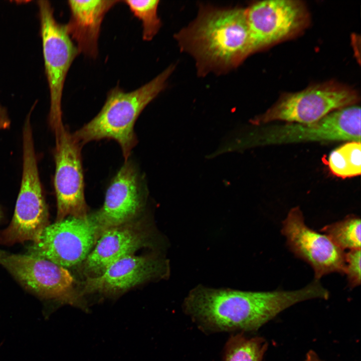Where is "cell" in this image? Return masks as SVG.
Returning <instances> with one entry per match:
<instances>
[{"label":"cell","mask_w":361,"mask_h":361,"mask_svg":"<svg viewBox=\"0 0 361 361\" xmlns=\"http://www.w3.org/2000/svg\"><path fill=\"white\" fill-rule=\"evenodd\" d=\"M321 294L319 285L314 282L293 291H246L199 286L185 298L183 308L204 333H243L257 330L288 307L319 298Z\"/></svg>","instance_id":"cell-1"},{"label":"cell","mask_w":361,"mask_h":361,"mask_svg":"<svg viewBox=\"0 0 361 361\" xmlns=\"http://www.w3.org/2000/svg\"><path fill=\"white\" fill-rule=\"evenodd\" d=\"M175 37L201 76L227 72L251 54L245 8L201 5L196 18Z\"/></svg>","instance_id":"cell-2"},{"label":"cell","mask_w":361,"mask_h":361,"mask_svg":"<svg viewBox=\"0 0 361 361\" xmlns=\"http://www.w3.org/2000/svg\"><path fill=\"white\" fill-rule=\"evenodd\" d=\"M174 70L171 65L140 88L125 92L118 86L108 93L100 112L73 133L82 146L88 142L112 139L120 145L125 161L137 143L134 126L145 107L165 87Z\"/></svg>","instance_id":"cell-3"},{"label":"cell","mask_w":361,"mask_h":361,"mask_svg":"<svg viewBox=\"0 0 361 361\" xmlns=\"http://www.w3.org/2000/svg\"><path fill=\"white\" fill-rule=\"evenodd\" d=\"M49 224V212L38 171L30 116L23 129V169L12 220L0 232V244L36 241Z\"/></svg>","instance_id":"cell-4"},{"label":"cell","mask_w":361,"mask_h":361,"mask_svg":"<svg viewBox=\"0 0 361 361\" xmlns=\"http://www.w3.org/2000/svg\"><path fill=\"white\" fill-rule=\"evenodd\" d=\"M45 69L50 95L49 121L54 131L63 126L61 101L69 69L79 54L66 25L58 23L48 1L38 2Z\"/></svg>","instance_id":"cell-5"},{"label":"cell","mask_w":361,"mask_h":361,"mask_svg":"<svg viewBox=\"0 0 361 361\" xmlns=\"http://www.w3.org/2000/svg\"><path fill=\"white\" fill-rule=\"evenodd\" d=\"M359 97L353 90L335 84L312 86L296 93H286L254 121L275 120L306 124L319 120L334 110L356 104Z\"/></svg>","instance_id":"cell-6"},{"label":"cell","mask_w":361,"mask_h":361,"mask_svg":"<svg viewBox=\"0 0 361 361\" xmlns=\"http://www.w3.org/2000/svg\"><path fill=\"white\" fill-rule=\"evenodd\" d=\"M0 265L25 288L45 299L83 307L75 280L65 267L28 254L0 250Z\"/></svg>","instance_id":"cell-7"},{"label":"cell","mask_w":361,"mask_h":361,"mask_svg":"<svg viewBox=\"0 0 361 361\" xmlns=\"http://www.w3.org/2000/svg\"><path fill=\"white\" fill-rule=\"evenodd\" d=\"M99 237L90 215L84 219L69 217L48 225L27 254L69 267L85 260Z\"/></svg>","instance_id":"cell-8"},{"label":"cell","mask_w":361,"mask_h":361,"mask_svg":"<svg viewBox=\"0 0 361 361\" xmlns=\"http://www.w3.org/2000/svg\"><path fill=\"white\" fill-rule=\"evenodd\" d=\"M55 172L54 186L57 201L56 222L68 217L86 218L82 146L64 126L54 132Z\"/></svg>","instance_id":"cell-9"},{"label":"cell","mask_w":361,"mask_h":361,"mask_svg":"<svg viewBox=\"0 0 361 361\" xmlns=\"http://www.w3.org/2000/svg\"><path fill=\"white\" fill-rule=\"evenodd\" d=\"M322 141L360 142V106L353 104L334 110L310 123L269 127L258 139L264 145Z\"/></svg>","instance_id":"cell-10"},{"label":"cell","mask_w":361,"mask_h":361,"mask_svg":"<svg viewBox=\"0 0 361 361\" xmlns=\"http://www.w3.org/2000/svg\"><path fill=\"white\" fill-rule=\"evenodd\" d=\"M251 53L288 38L304 28V4L292 0H267L246 9Z\"/></svg>","instance_id":"cell-11"},{"label":"cell","mask_w":361,"mask_h":361,"mask_svg":"<svg viewBox=\"0 0 361 361\" xmlns=\"http://www.w3.org/2000/svg\"><path fill=\"white\" fill-rule=\"evenodd\" d=\"M281 233L286 237L291 251L308 263L314 272V279L345 271V253L325 234L308 227L298 207L291 209L282 222Z\"/></svg>","instance_id":"cell-12"},{"label":"cell","mask_w":361,"mask_h":361,"mask_svg":"<svg viewBox=\"0 0 361 361\" xmlns=\"http://www.w3.org/2000/svg\"><path fill=\"white\" fill-rule=\"evenodd\" d=\"M146 201V190L138 169L125 161L107 188L102 207L90 215L100 236L106 230L133 221Z\"/></svg>","instance_id":"cell-13"},{"label":"cell","mask_w":361,"mask_h":361,"mask_svg":"<svg viewBox=\"0 0 361 361\" xmlns=\"http://www.w3.org/2000/svg\"><path fill=\"white\" fill-rule=\"evenodd\" d=\"M164 261L153 256H126L114 262L100 275L86 278L80 293L118 294L146 281L162 276Z\"/></svg>","instance_id":"cell-14"},{"label":"cell","mask_w":361,"mask_h":361,"mask_svg":"<svg viewBox=\"0 0 361 361\" xmlns=\"http://www.w3.org/2000/svg\"><path fill=\"white\" fill-rule=\"evenodd\" d=\"M150 235L140 222L131 221L104 231L83 261L86 278L97 277L115 261L149 245Z\"/></svg>","instance_id":"cell-15"},{"label":"cell","mask_w":361,"mask_h":361,"mask_svg":"<svg viewBox=\"0 0 361 361\" xmlns=\"http://www.w3.org/2000/svg\"><path fill=\"white\" fill-rule=\"evenodd\" d=\"M119 1L71 0L68 4L71 17L66 25L71 38L76 43L79 53L95 58L98 54V40L106 14Z\"/></svg>","instance_id":"cell-16"},{"label":"cell","mask_w":361,"mask_h":361,"mask_svg":"<svg viewBox=\"0 0 361 361\" xmlns=\"http://www.w3.org/2000/svg\"><path fill=\"white\" fill-rule=\"evenodd\" d=\"M267 347L260 337H249L243 332L232 334L224 349V361H263Z\"/></svg>","instance_id":"cell-17"},{"label":"cell","mask_w":361,"mask_h":361,"mask_svg":"<svg viewBox=\"0 0 361 361\" xmlns=\"http://www.w3.org/2000/svg\"><path fill=\"white\" fill-rule=\"evenodd\" d=\"M361 144L349 141L333 150L329 154L328 164L335 175L349 177L360 174Z\"/></svg>","instance_id":"cell-18"},{"label":"cell","mask_w":361,"mask_h":361,"mask_svg":"<svg viewBox=\"0 0 361 361\" xmlns=\"http://www.w3.org/2000/svg\"><path fill=\"white\" fill-rule=\"evenodd\" d=\"M343 250L360 249V219L351 215L341 221L325 226L320 230Z\"/></svg>","instance_id":"cell-19"},{"label":"cell","mask_w":361,"mask_h":361,"mask_svg":"<svg viewBox=\"0 0 361 361\" xmlns=\"http://www.w3.org/2000/svg\"><path fill=\"white\" fill-rule=\"evenodd\" d=\"M133 14L142 24V38L150 41L159 31L161 23L157 15L159 1L157 0L123 1Z\"/></svg>","instance_id":"cell-20"},{"label":"cell","mask_w":361,"mask_h":361,"mask_svg":"<svg viewBox=\"0 0 361 361\" xmlns=\"http://www.w3.org/2000/svg\"><path fill=\"white\" fill-rule=\"evenodd\" d=\"M345 271L349 286L353 288L360 284V249L345 253Z\"/></svg>","instance_id":"cell-21"},{"label":"cell","mask_w":361,"mask_h":361,"mask_svg":"<svg viewBox=\"0 0 361 361\" xmlns=\"http://www.w3.org/2000/svg\"><path fill=\"white\" fill-rule=\"evenodd\" d=\"M11 120L6 110L0 105V130L9 128Z\"/></svg>","instance_id":"cell-22"},{"label":"cell","mask_w":361,"mask_h":361,"mask_svg":"<svg viewBox=\"0 0 361 361\" xmlns=\"http://www.w3.org/2000/svg\"><path fill=\"white\" fill-rule=\"evenodd\" d=\"M304 361H323L313 351H310L306 355Z\"/></svg>","instance_id":"cell-23"},{"label":"cell","mask_w":361,"mask_h":361,"mask_svg":"<svg viewBox=\"0 0 361 361\" xmlns=\"http://www.w3.org/2000/svg\"><path fill=\"white\" fill-rule=\"evenodd\" d=\"M3 216V212L1 208H0V221L2 220Z\"/></svg>","instance_id":"cell-24"}]
</instances>
